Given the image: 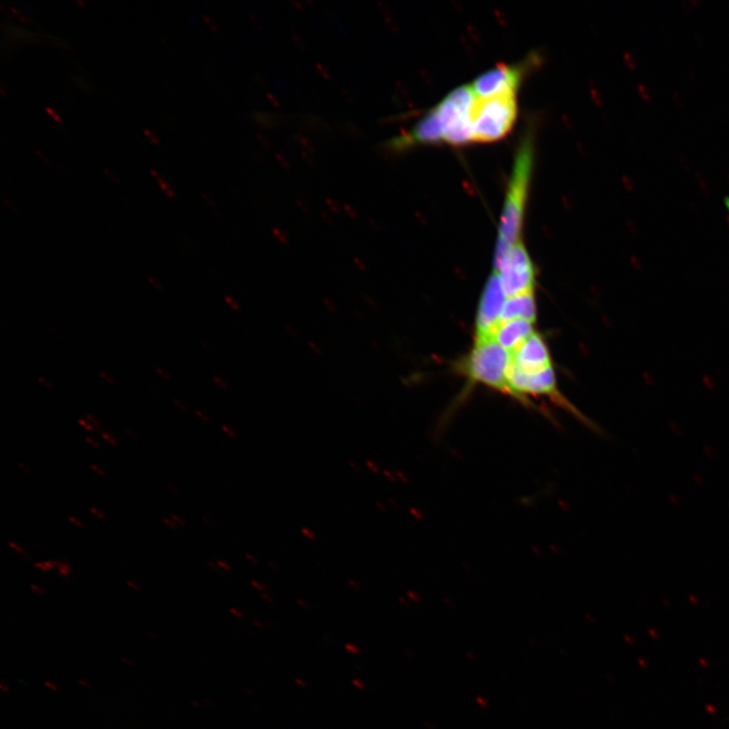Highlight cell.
Returning <instances> with one entry per match:
<instances>
[{"instance_id": "36", "label": "cell", "mask_w": 729, "mask_h": 729, "mask_svg": "<svg viewBox=\"0 0 729 729\" xmlns=\"http://www.w3.org/2000/svg\"><path fill=\"white\" fill-rule=\"evenodd\" d=\"M18 466L21 469H23V471H25L28 474H32L33 473V471L28 466L24 465L22 462H18Z\"/></svg>"}, {"instance_id": "1", "label": "cell", "mask_w": 729, "mask_h": 729, "mask_svg": "<svg viewBox=\"0 0 729 729\" xmlns=\"http://www.w3.org/2000/svg\"><path fill=\"white\" fill-rule=\"evenodd\" d=\"M534 164V136L528 132L518 147L505 198L497 241L496 269L520 241Z\"/></svg>"}, {"instance_id": "35", "label": "cell", "mask_w": 729, "mask_h": 729, "mask_svg": "<svg viewBox=\"0 0 729 729\" xmlns=\"http://www.w3.org/2000/svg\"><path fill=\"white\" fill-rule=\"evenodd\" d=\"M214 380H215V382H216V383H217L218 385H220V386H221L222 388H226V384H225L224 380H223V379H222L221 377H218V376H214Z\"/></svg>"}, {"instance_id": "14", "label": "cell", "mask_w": 729, "mask_h": 729, "mask_svg": "<svg viewBox=\"0 0 729 729\" xmlns=\"http://www.w3.org/2000/svg\"><path fill=\"white\" fill-rule=\"evenodd\" d=\"M173 402L176 405V407L178 409H180L182 412H184V413H188L189 412L187 405L182 400H180L178 398H175L173 400Z\"/></svg>"}, {"instance_id": "33", "label": "cell", "mask_w": 729, "mask_h": 729, "mask_svg": "<svg viewBox=\"0 0 729 729\" xmlns=\"http://www.w3.org/2000/svg\"><path fill=\"white\" fill-rule=\"evenodd\" d=\"M35 567H37V569H38V570H41L42 572H47V571H48V569H47V567L45 566L44 562H43V563H41V562H36V563H35Z\"/></svg>"}, {"instance_id": "42", "label": "cell", "mask_w": 729, "mask_h": 729, "mask_svg": "<svg viewBox=\"0 0 729 729\" xmlns=\"http://www.w3.org/2000/svg\"><path fill=\"white\" fill-rule=\"evenodd\" d=\"M150 391L155 394L156 397L160 396V393L157 391V388L149 386Z\"/></svg>"}, {"instance_id": "13", "label": "cell", "mask_w": 729, "mask_h": 729, "mask_svg": "<svg viewBox=\"0 0 729 729\" xmlns=\"http://www.w3.org/2000/svg\"><path fill=\"white\" fill-rule=\"evenodd\" d=\"M155 372L164 380L169 381L171 379L170 374L164 368L156 367Z\"/></svg>"}, {"instance_id": "20", "label": "cell", "mask_w": 729, "mask_h": 729, "mask_svg": "<svg viewBox=\"0 0 729 729\" xmlns=\"http://www.w3.org/2000/svg\"><path fill=\"white\" fill-rule=\"evenodd\" d=\"M100 376H101V377H102V378H103V379H104L105 381H107V383H109L110 385H115V381H114V379H113L112 377H110V375H109L108 373H106V372H104V371H101V372H100Z\"/></svg>"}, {"instance_id": "5", "label": "cell", "mask_w": 729, "mask_h": 729, "mask_svg": "<svg viewBox=\"0 0 729 729\" xmlns=\"http://www.w3.org/2000/svg\"><path fill=\"white\" fill-rule=\"evenodd\" d=\"M475 96L470 86L452 91L435 110L440 118L444 143L461 147L472 142L471 109Z\"/></svg>"}, {"instance_id": "22", "label": "cell", "mask_w": 729, "mask_h": 729, "mask_svg": "<svg viewBox=\"0 0 729 729\" xmlns=\"http://www.w3.org/2000/svg\"><path fill=\"white\" fill-rule=\"evenodd\" d=\"M162 522H164L168 527L174 530L178 529L179 527L172 519L164 518L162 519Z\"/></svg>"}, {"instance_id": "9", "label": "cell", "mask_w": 729, "mask_h": 729, "mask_svg": "<svg viewBox=\"0 0 729 729\" xmlns=\"http://www.w3.org/2000/svg\"><path fill=\"white\" fill-rule=\"evenodd\" d=\"M511 363L526 373H538L552 367L548 348L535 333L511 354Z\"/></svg>"}, {"instance_id": "4", "label": "cell", "mask_w": 729, "mask_h": 729, "mask_svg": "<svg viewBox=\"0 0 729 729\" xmlns=\"http://www.w3.org/2000/svg\"><path fill=\"white\" fill-rule=\"evenodd\" d=\"M508 379L515 393V399L525 405V407L536 409L535 405L527 397L528 394L547 396L558 407L576 416L586 426L592 428L594 431L598 430V427L593 422L560 393L552 367L538 373H526L510 363Z\"/></svg>"}, {"instance_id": "37", "label": "cell", "mask_w": 729, "mask_h": 729, "mask_svg": "<svg viewBox=\"0 0 729 729\" xmlns=\"http://www.w3.org/2000/svg\"><path fill=\"white\" fill-rule=\"evenodd\" d=\"M145 134L154 142L155 144L158 143L157 139L155 138V135H153L148 129H144Z\"/></svg>"}, {"instance_id": "2", "label": "cell", "mask_w": 729, "mask_h": 729, "mask_svg": "<svg viewBox=\"0 0 729 729\" xmlns=\"http://www.w3.org/2000/svg\"><path fill=\"white\" fill-rule=\"evenodd\" d=\"M511 354L494 337L476 339L474 347L458 365V371L470 383H480L515 399L508 370Z\"/></svg>"}, {"instance_id": "8", "label": "cell", "mask_w": 729, "mask_h": 729, "mask_svg": "<svg viewBox=\"0 0 729 729\" xmlns=\"http://www.w3.org/2000/svg\"><path fill=\"white\" fill-rule=\"evenodd\" d=\"M507 296L503 290L499 274L491 276L486 284L478 306L476 320V339L494 337L501 323V317Z\"/></svg>"}, {"instance_id": "40", "label": "cell", "mask_w": 729, "mask_h": 729, "mask_svg": "<svg viewBox=\"0 0 729 729\" xmlns=\"http://www.w3.org/2000/svg\"><path fill=\"white\" fill-rule=\"evenodd\" d=\"M124 432L131 439H133L135 441L138 440L137 436L130 429H125Z\"/></svg>"}, {"instance_id": "38", "label": "cell", "mask_w": 729, "mask_h": 729, "mask_svg": "<svg viewBox=\"0 0 729 729\" xmlns=\"http://www.w3.org/2000/svg\"><path fill=\"white\" fill-rule=\"evenodd\" d=\"M30 588L39 595H45V592L36 585H31Z\"/></svg>"}, {"instance_id": "6", "label": "cell", "mask_w": 729, "mask_h": 729, "mask_svg": "<svg viewBox=\"0 0 729 729\" xmlns=\"http://www.w3.org/2000/svg\"><path fill=\"white\" fill-rule=\"evenodd\" d=\"M496 272L507 298L534 291L535 269L522 241L506 255Z\"/></svg>"}, {"instance_id": "29", "label": "cell", "mask_w": 729, "mask_h": 729, "mask_svg": "<svg viewBox=\"0 0 729 729\" xmlns=\"http://www.w3.org/2000/svg\"><path fill=\"white\" fill-rule=\"evenodd\" d=\"M168 488H169V490H170V491H171V492H172V493H173L174 495H181V491H180L179 489H177V488H176V486H175L174 484H172V483H169V484H168Z\"/></svg>"}, {"instance_id": "12", "label": "cell", "mask_w": 729, "mask_h": 729, "mask_svg": "<svg viewBox=\"0 0 729 729\" xmlns=\"http://www.w3.org/2000/svg\"><path fill=\"white\" fill-rule=\"evenodd\" d=\"M152 175L155 176L160 188L166 192V194L171 198H176L175 191L164 181V179H161L156 172L152 170Z\"/></svg>"}, {"instance_id": "7", "label": "cell", "mask_w": 729, "mask_h": 729, "mask_svg": "<svg viewBox=\"0 0 729 729\" xmlns=\"http://www.w3.org/2000/svg\"><path fill=\"white\" fill-rule=\"evenodd\" d=\"M528 63L501 64L478 76L470 86L475 98H488L501 94L518 93Z\"/></svg>"}, {"instance_id": "10", "label": "cell", "mask_w": 729, "mask_h": 729, "mask_svg": "<svg viewBox=\"0 0 729 729\" xmlns=\"http://www.w3.org/2000/svg\"><path fill=\"white\" fill-rule=\"evenodd\" d=\"M533 334L532 322L515 319L501 322L494 333V338L505 350L512 354Z\"/></svg>"}, {"instance_id": "26", "label": "cell", "mask_w": 729, "mask_h": 729, "mask_svg": "<svg viewBox=\"0 0 729 729\" xmlns=\"http://www.w3.org/2000/svg\"><path fill=\"white\" fill-rule=\"evenodd\" d=\"M44 686H45V687H46L47 689H50L51 691H54V692H57V691H59V687H58L57 685L53 684V683H52V682H50V681H45V682H44Z\"/></svg>"}, {"instance_id": "45", "label": "cell", "mask_w": 729, "mask_h": 729, "mask_svg": "<svg viewBox=\"0 0 729 729\" xmlns=\"http://www.w3.org/2000/svg\"><path fill=\"white\" fill-rule=\"evenodd\" d=\"M191 704H192L193 706H196V707H199V706H200V705H199V703H198V702H195V701H192V702H191Z\"/></svg>"}, {"instance_id": "21", "label": "cell", "mask_w": 729, "mask_h": 729, "mask_svg": "<svg viewBox=\"0 0 729 729\" xmlns=\"http://www.w3.org/2000/svg\"><path fill=\"white\" fill-rule=\"evenodd\" d=\"M9 545L13 549H15L18 553H20L23 557H27L24 549L22 547H20L18 544L14 543V542H10Z\"/></svg>"}, {"instance_id": "44", "label": "cell", "mask_w": 729, "mask_h": 729, "mask_svg": "<svg viewBox=\"0 0 729 729\" xmlns=\"http://www.w3.org/2000/svg\"><path fill=\"white\" fill-rule=\"evenodd\" d=\"M148 635L150 636L151 639L158 640V636L154 632L150 631V632H148Z\"/></svg>"}, {"instance_id": "31", "label": "cell", "mask_w": 729, "mask_h": 729, "mask_svg": "<svg viewBox=\"0 0 729 729\" xmlns=\"http://www.w3.org/2000/svg\"><path fill=\"white\" fill-rule=\"evenodd\" d=\"M68 519H69V521H70V522H71L72 524H74V525H75V527H77V528H83V527H84V524H83V523H81V522H79V521H78V520H77L76 518H73V517H69Z\"/></svg>"}, {"instance_id": "15", "label": "cell", "mask_w": 729, "mask_h": 729, "mask_svg": "<svg viewBox=\"0 0 729 729\" xmlns=\"http://www.w3.org/2000/svg\"><path fill=\"white\" fill-rule=\"evenodd\" d=\"M147 280H148V282H149V283H150V284H151V285H152V286H153V287H154V288H155L156 290H158V291H161L162 289H164V288H162V285H161V283H160V282H159V281H158V280H157V279H156L155 277H153V276H148V277H147Z\"/></svg>"}, {"instance_id": "3", "label": "cell", "mask_w": 729, "mask_h": 729, "mask_svg": "<svg viewBox=\"0 0 729 729\" xmlns=\"http://www.w3.org/2000/svg\"><path fill=\"white\" fill-rule=\"evenodd\" d=\"M517 118V93L475 98L471 109L472 142L491 143L505 138Z\"/></svg>"}, {"instance_id": "30", "label": "cell", "mask_w": 729, "mask_h": 729, "mask_svg": "<svg viewBox=\"0 0 729 729\" xmlns=\"http://www.w3.org/2000/svg\"><path fill=\"white\" fill-rule=\"evenodd\" d=\"M78 684L85 687L86 689H92V685L84 679H78Z\"/></svg>"}, {"instance_id": "24", "label": "cell", "mask_w": 729, "mask_h": 729, "mask_svg": "<svg viewBox=\"0 0 729 729\" xmlns=\"http://www.w3.org/2000/svg\"><path fill=\"white\" fill-rule=\"evenodd\" d=\"M38 381L48 389H53V385L43 376H38Z\"/></svg>"}, {"instance_id": "23", "label": "cell", "mask_w": 729, "mask_h": 729, "mask_svg": "<svg viewBox=\"0 0 729 729\" xmlns=\"http://www.w3.org/2000/svg\"><path fill=\"white\" fill-rule=\"evenodd\" d=\"M91 468H92V469H93V470H94V471H95V472H96V473H97V474H98L99 476H102V477H103V476H106V472H105V470H103V468H101L100 466H98V465H96V464H92V465H91Z\"/></svg>"}, {"instance_id": "17", "label": "cell", "mask_w": 729, "mask_h": 729, "mask_svg": "<svg viewBox=\"0 0 729 729\" xmlns=\"http://www.w3.org/2000/svg\"><path fill=\"white\" fill-rule=\"evenodd\" d=\"M102 437L104 440H106L110 445L117 446V441L108 433H102Z\"/></svg>"}, {"instance_id": "18", "label": "cell", "mask_w": 729, "mask_h": 729, "mask_svg": "<svg viewBox=\"0 0 729 729\" xmlns=\"http://www.w3.org/2000/svg\"><path fill=\"white\" fill-rule=\"evenodd\" d=\"M81 426H83L88 432L93 433L95 431L94 427L91 425L90 422L79 420L78 421Z\"/></svg>"}, {"instance_id": "27", "label": "cell", "mask_w": 729, "mask_h": 729, "mask_svg": "<svg viewBox=\"0 0 729 729\" xmlns=\"http://www.w3.org/2000/svg\"><path fill=\"white\" fill-rule=\"evenodd\" d=\"M87 442L94 447L95 449H101V446L99 443H97L93 438L86 437Z\"/></svg>"}, {"instance_id": "16", "label": "cell", "mask_w": 729, "mask_h": 729, "mask_svg": "<svg viewBox=\"0 0 729 729\" xmlns=\"http://www.w3.org/2000/svg\"><path fill=\"white\" fill-rule=\"evenodd\" d=\"M87 419H88V422H90L91 424L95 425V427H96V429L98 431H101L102 430L101 423L98 421V419H96V417H94L93 415L88 414L87 415Z\"/></svg>"}, {"instance_id": "19", "label": "cell", "mask_w": 729, "mask_h": 729, "mask_svg": "<svg viewBox=\"0 0 729 729\" xmlns=\"http://www.w3.org/2000/svg\"><path fill=\"white\" fill-rule=\"evenodd\" d=\"M172 520L176 522L179 527H184L187 525V522L178 515H173Z\"/></svg>"}, {"instance_id": "41", "label": "cell", "mask_w": 729, "mask_h": 729, "mask_svg": "<svg viewBox=\"0 0 729 729\" xmlns=\"http://www.w3.org/2000/svg\"><path fill=\"white\" fill-rule=\"evenodd\" d=\"M196 416H197L198 418H200V419H201L202 421L206 422V423H208V422H209V419H208V418L206 417V415H204V414H203L202 412H200V411H196Z\"/></svg>"}, {"instance_id": "25", "label": "cell", "mask_w": 729, "mask_h": 729, "mask_svg": "<svg viewBox=\"0 0 729 729\" xmlns=\"http://www.w3.org/2000/svg\"><path fill=\"white\" fill-rule=\"evenodd\" d=\"M91 513L101 520H105L106 515L96 508H91Z\"/></svg>"}, {"instance_id": "34", "label": "cell", "mask_w": 729, "mask_h": 729, "mask_svg": "<svg viewBox=\"0 0 729 729\" xmlns=\"http://www.w3.org/2000/svg\"><path fill=\"white\" fill-rule=\"evenodd\" d=\"M225 299H226V302H227V303H228V304H229V305H230V306H231V307H232L233 309H238V308H239V307H238V305H237V303L235 302V300L231 299L230 297H226Z\"/></svg>"}, {"instance_id": "28", "label": "cell", "mask_w": 729, "mask_h": 729, "mask_svg": "<svg viewBox=\"0 0 729 729\" xmlns=\"http://www.w3.org/2000/svg\"><path fill=\"white\" fill-rule=\"evenodd\" d=\"M126 584H127V585H128V586H129L130 588H132V589H133V590H134L135 592H140V591H141V588H140V586H139L138 584H136V583L132 582V581H127V582H126Z\"/></svg>"}, {"instance_id": "39", "label": "cell", "mask_w": 729, "mask_h": 729, "mask_svg": "<svg viewBox=\"0 0 729 729\" xmlns=\"http://www.w3.org/2000/svg\"><path fill=\"white\" fill-rule=\"evenodd\" d=\"M121 662L129 667H134V662L128 658H121Z\"/></svg>"}, {"instance_id": "11", "label": "cell", "mask_w": 729, "mask_h": 729, "mask_svg": "<svg viewBox=\"0 0 729 729\" xmlns=\"http://www.w3.org/2000/svg\"><path fill=\"white\" fill-rule=\"evenodd\" d=\"M523 319L534 323L536 320V303L534 292L507 298L501 322Z\"/></svg>"}, {"instance_id": "32", "label": "cell", "mask_w": 729, "mask_h": 729, "mask_svg": "<svg viewBox=\"0 0 729 729\" xmlns=\"http://www.w3.org/2000/svg\"><path fill=\"white\" fill-rule=\"evenodd\" d=\"M46 111L50 114V116H52L54 118L55 121H57L58 123H61V119L59 118L58 115H56V113L52 109L46 108Z\"/></svg>"}, {"instance_id": "43", "label": "cell", "mask_w": 729, "mask_h": 729, "mask_svg": "<svg viewBox=\"0 0 729 729\" xmlns=\"http://www.w3.org/2000/svg\"><path fill=\"white\" fill-rule=\"evenodd\" d=\"M0 689H2V691L4 693H9L10 692V689L7 686H5V684L0 685Z\"/></svg>"}]
</instances>
